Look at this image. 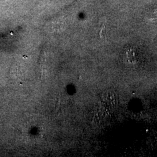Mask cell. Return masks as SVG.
Instances as JSON below:
<instances>
[{"label": "cell", "instance_id": "cell-1", "mask_svg": "<svg viewBox=\"0 0 157 157\" xmlns=\"http://www.w3.org/2000/svg\"><path fill=\"white\" fill-rule=\"evenodd\" d=\"M101 99L104 105L109 109L114 108L118 105V95L111 90L104 91L101 95Z\"/></svg>", "mask_w": 157, "mask_h": 157}]
</instances>
